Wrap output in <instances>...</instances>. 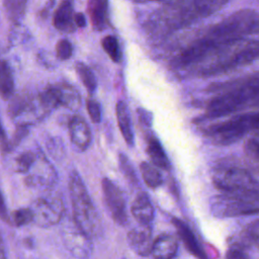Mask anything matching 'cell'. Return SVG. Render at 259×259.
Wrapping results in <instances>:
<instances>
[{
	"instance_id": "6da1fadb",
	"label": "cell",
	"mask_w": 259,
	"mask_h": 259,
	"mask_svg": "<svg viewBox=\"0 0 259 259\" xmlns=\"http://www.w3.org/2000/svg\"><path fill=\"white\" fill-rule=\"evenodd\" d=\"M257 21V14L251 9L233 12L182 50L174 64L177 67L195 65L220 48L254 33Z\"/></svg>"
},
{
	"instance_id": "7a4b0ae2",
	"label": "cell",
	"mask_w": 259,
	"mask_h": 259,
	"mask_svg": "<svg viewBox=\"0 0 259 259\" xmlns=\"http://www.w3.org/2000/svg\"><path fill=\"white\" fill-rule=\"evenodd\" d=\"M258 58L259 40L244 37L220 48L193 66L198 76L207 77L246 66Z\"/></svg>"
},
{
	"instance_id": "3957f363",
	"label": "cell",
	"mask_w": 259,
	"mask_h": 259,
	"mask_svg": "<svg viewBox=\"0 0 259 259\" xmlns=\"http://www.w3.org/2000/svg\"><path fill=\"white\" fill-rule=\"evenodd\" d=\"M259 105V76L235 82L206 105L205 117L220 118Z\"/></svg>"
},
{
	"instance_id": "277c9868",
	"label": "cell",
	"mask_w": 259,
	"mask_h": 259,
	"mask_svg": "<svg viewBox=\"0 0 259 259\" xmlns=\"http://www.w3.org/2000/svg\"><path fill=\"white\" fill-rule=\"evenodd\" d=\"M230 1L231 0H175L163 9L161 19L168 30L184 28L214 14Z\"/></svg>"
},
{
	"instance_id": "5b68a950",
	"label": "cell",
	"mask_w": 259,
	"mask_h": 259,
	"mask_svg": "<svg viewBox=\"0 0 259 259\" xmlns=\"http://www.w3.org/2000/svg\"><path fill=\"white\" fill-rule=\"evenodd\" d=\"M69 191L74 222L90 238L97 237L101 232V221L83 180L76 171L70 174Z\"/></svg>"
},
{
	"instance_id": "8992f818",
	"label": "cell",
	"mask_w": 259,
	"mask_h": 259,
	"mask_svg": "<svg viewBox=\"0 0 259 259\" xmlns=\"http://www.w3.org/2000/svg\"><path fill=\"white\" fill-rule=\"evenodd\" d=\"M211 180L215 188L224 193L259 200V180L244 168L218 166L211 173Z\"/></svg>"
},
{
	"instance_id": "52a82bcc",
	"label": "cell",
	"mask_w": 259,
	"mask_h": 259,
	"mask_svg": "<svg viewBox=\"0 0 259 259\" xmlns=\"http://www.w3.org/2000/svg\"><path fill=\"white\" fill-rule=\"evenodd\" d=\"M259 130V110L245 112L233 117L208 125L203 134L217 145H230L251 131Z\"/></svg>"
},
{
	"instance_id": "ba28073f",
	"label": "cell",
	"mask_w": 259,
	"mask_h": 259,
	"mask_svg": "<svg viewBox=\"0 0 259 259\" xmlns=\"http://www.w3.org/2000/svg\"><path fill=\"white\" fill-rule=\"evenodd\" d=\"M210 211L218 218H233L259 212V200L224 193L210 200Z\"/></svg>"
},
{
	"instance_id": "9c48e42d",
	"label": "cell",
	"mask_w": 259,
	"mask_h": 259,
	"mask_svg": "<svg viewBox=\"0 0 259 259\" xmlns=\"http://www.w3.org/2000/svg\"><path fill=\"white\" fill-rule=\"evenodd\" d=\"M33 222L40 227H50L58 224L64 213L62 197L56 193H49L37 198L31 207Z\"/></svg>"
},
{
	"instance_id": "30bf717a",
	"label": "cell",
	"mask_w": 259,
	"mask_h": 259,
	"mask_svg": "<svg viewBox=\"0 0 259 259\" xmlns=\"http://www.w3.org/2000/svg\"><path fill=\"white\" fill-rule=\"evenodd\" d=\"M101 184L104 202L109 214L116 224L125 225L127 223V214L123 193L118 186L106 177L102 179Z\"/></svg>"
},
{
	"instance_id": "8fae6325",
	"label": "cell",
	"mask_w": 259,
	"mask_h": 259,
	"mask_svg": "<svg viewBox=\"0 0 259 259\" xmlns=\"http://www.w3.org/2000/svg\"><path fill=\"white\" fill-rule=\"evenodd\" d=\"M127 243L130 247L141 256L151 254L153 247L151 226L140 224L138 227L132 229L127 234Z\"/></svg>"
},
{
	"instance_id": "7c38bea8",
	"label": "cell",
	"mask_w": 259,
	"mask_h": 259,
	"mask_svg": "<svg viewBox=\"0 0 259 259\" xmlns=\"http://www.w3.org/2000/svg\"><path fill=\"white\" fill-rule=\"evenodd\" d=\"M69 134L72 144L79 151H85L91 144L92 135L86 120L80 115H74L69 121Z\"/></svg>"
},
{
	"instance_id": "4fadbf2b",
	"label": "cell",
	"mask_w": 259,
	"mask_h": 259,
	"mask_svg": "<svg viewBox=\"0 0 259 259\" xmlns=\"http://www.w3.org/2000/svg\"><path fill=\"white\" fill-rule=\"evenodd\" d=\"M131 210L135 219L140 224L151 226L154 220L155 211L154 206L146 192H140L136 196V198L133 201Z\"/></svg>"
},
{
	"instance_id": "5bb4252c",
	"label": "cell",
	"mask_w": 259,
	"mask_h": 259,
	"mask_svg": "<svg viewBox=\"0 0 259 259\" xmlns=\"http://www.w3.org/2000/svg\"><path fill=\"white\" fill-rule=\"evenodd\" d=\"M90 237L87 236L79 227L77 231H71L67 234V246L69 251L75 257H88L91 253Z\"/></svg>"
},
{
	"instance_id": "9a60e30c",
	"label": "cell",
	"mask_w": 259,
	"mask_h": 259,
	"mask_svg": "<svg viewBox=\"0 0 259 259\" xmlns=\"http://www.w3.org/2000/svg\"><path fill=\"white\" fill-rule=\"evenodd\" d=\"M172 223L175 226L177 233H178L180 239L182 240V242L184 243L185 247L187 248V250L192 255H194L198 258H206L204 251L198 244V241H197L196 237L194 236L193 232L191 231V229L184 222H182L181 220L176 219V218H174L172 220Z\"/></svg>"
},
{
	"instance_id": "2e32d148",
	"label": "cell",
	"mask_w": 259,
	"mask_h": 259,
	"mask_svg": "<svg viewBox=\"0 0 259 259\" xmlns=\"http://www.w3.org/2000/svg\"><path fill=\"white\" fill-rule=\"evenodd\" d=\"M178 243L176 238L169 234H163L153 242L151 254L155 258L170 259L176 255Z\"/></svg>"
},
{
	"instance_id": "e0dca14e",
	"label": "cell",
	"mask_w": 259,
	"mask_h": 259,
	"mask_svg": "<svg viewBox=\"0 0 259 259\" xmlns=\"http://www.w3.org/2000/svg\"><path fill=\"white\" fill-rule=\"evenodd\" d=\"M115 113L117 123L120 130V133L125 141V143L132 147L135 144V136L132 126V119L128 107L123 100H119L115 106Z\"/></svg>"
},
{
	"instance_id": "ac0fdd59",
	"label": "cell",
	"mask_w": 259,
	"mask_h": 259,
	"mask_svg": "<svg viewBox=\"0 0 259 259\" xmlns=\"http://www.w3.org/2000/svg\"><path fill=\"white\" fill-rule=\"evenodd\" d=\"M55 90L58 96L60 105L71 110H77L81 106V96L79 92L70 84L61 83L55 85Z\"/></svg>"
},
{
	"instance_id": "d6986e66",
	"label": "cell",
	"mask_w": 259,
	"mask_h": 259,
	"mask_svg": "<svg viewBox=\"0 0 259 259\" xmlns=\"http://www.w3.org/2000/svg\"><path fill=\"white\" fill-rule=\"evenodd\" d=\"M54 25L57 29L62 31H73L74 30V16L72 4L69 0H64L59 8L56 10L54 15Z\"/></svg>"
},
{
	"instance_id": "ffe728a7",
	"label": "cell",
	"mask_w": 259,
	"mask_h": 259,
	"mask_svg": "<svg viewBox=\"0 0 259 259\" xmlns=\"http://www.w3.org/2000/svg\"><path fill=\"white\" fill-rule=\"evenodd\" d=\"M147 153L154 165L158 168L168 170L170 168V161L166 155L164 148L160 141L153 135L147 138Z\"/></svg>"
},
{
	"instance_id": "44dd1931",
	"label": "cell",
	"mask_w": 259,
	"mask_h": 259,
	"mask_svg": "<svg viewBox=\"0 0 259 259\" xmlns=\"http://www.w3.org/2000/svg\"><path fill=\"white\" fill-rule=\"evenodd\" d=\"M89 15L95 29L101 30L105 25L107 0H89Z\"/></svg>"
},
{
	"instance_id": "7402d4cb",
	"label": "cell",
	"mask_w": 259,
	"mask_h": 259,
	"mask_svg": "<svg viewBox=\"0 0 259 259\" xmlns=\"http://www.w3.org/2000/svg\"><path fill=\"white\" fill-rule=\"evenodd\" d=\"M14 90L12 71L6 61H0V96L2 99H9Z\"/></svg>"
},
{
	"instance_id": "603a6c76",
	"label": "cell",
	"mask_w": 259,
	"mask_h": 259,
	"mask_svg": "<svg viewBox=\"0 0 259 259\" xmlns=\"http://www.w3.org/2000/svg\"><path fill=\"white\" fill-rule=\"evenodd\" d=\"M140 170L144 182L150 188H157L163 183V178L158 170V167L153 163L142 162L140 165Z\"/></svg>"
},
{
	"instance_id": "cb8c5ba5",
	"label": "cell",
	"mask_w": 259,
	"mask_h": 259,
	"mask_svg": "<svg viewBox=\"0 0 259 259\" xmlns=\"http://www.w3.org/2000/svg\"><path fill=\"white\" fill-rule=\"evenodd\" d=\"M76 71L79 75L80 80L82 81L83 85L87 88V90L90 93L94 92L97 87V82H96V78H95V75L92 72V70L84 63L78 62V63H76Z\"/></svg>"
},
{
	"instance_id": "d4e9b609",
	"label": "cell",
	"mask_w": 259,
	"mask_h": 259,
	"mask_svg": "<svg viewBox=\"0 0 259 259\" xmlns=\"http://www.w3.org/2000/svg\"><path fill=\"white\" fill-rule=\"evenodd\" d=\"M102 48L105 51V53L109 56V58L114 63H118L121 59V51L118 45V41L115 36L113 35H106L103 37L101 41Z\"/></svg>"
},
{
	"instance_id": "484cf974",
	"label": "cell",
	"mask_w": 259,
	"mask_h": 259,
	"mask_svg": "<svg viewBox=\"0 0 259 259\" xmlns=\"http://www.w3.org/2000/svg\"><path fill=\"white\" fill-rule=\"evenodd\" d=\"M37 155L31 151H26L21 153L15 160V169L20 173H28L33 167Z\"/></svg>"
},
{
	"instance_id": "4316f807",
	"label": "cell",
	"mask_w": 259,
	"mask_h": 259,
	"mask_svg": "<svg viewBox=\"0 0 259 259\" xmlns=\"http://www.w3.org/2000/svg\"><path fill=\"white\" fill-rule=\"evenodd\" d=\"M119 166H120L121 172L123 173L125 178L131 183H133V184L138 183V179H137V175H136L135 169H134L130 159L123 153L119 154Z\"/></svg>"
},
{
	"instance_id": "83f0119b",
	"label": "cell",
	"mask_w": 259,
	"mask_h": 259,
	"mask_svg": "<svg viewBox=\"0 0 259 259\" xmlns=\"http://www.w3.org/2000/svg\"><path fill=\"white\" fill-rule=\"evenodd\" d=\"M33 221V213L31 208H19L12 214V222L15 226L21 227Z\"/></svg>"
},
{
	"instance_id": "f1b7e54d",
	"label": "cell",
	"mask_w": 259,
	"mask_h": 259,
	"mask_svg": "<svg viewBox=\"0 0 259 259\" xmlns=\"http://www.w3.org/2000/svg\"><path fill=\"white\" fill-rule=\"evenodd\" d=\"M56 53L58 59L66 61L70 59L73 54V46L68 39H60L56 46Z\"/></svg>"
},
{
	"instance_id": "f546056e",
	"label": "cell",
	"mask_w": 259,
	"mask_h": 259,
	"mask_svg": "<svg viewBox=\"0 0 259 259\" xmlns=\"http://www.w3.org/2000/svg\"><path fill=\"white\" fill-rule=\"evenodd\" d=\"M245 152L249 156L259 158V130L246 142Z\"/></svg>"
},
{
	"instance_id": "4dcf8cb0",
	"label": "cell",
	"mask_w": 259,
	"mask_h": 259,
	"mask_svg": "<svg viewBox=\"0 0 259 259\" xmlns=\"http://www.w3.org/2000/svg\"><path fill=\"white\" fill-rule=\"evenodd\" d=\"M87 111L91 120L95 123L100 122L101 120V108L99 103L94 99H88L86 102Z\"/></svg>"
},
{
	"instance_id": "1f68e13d",
	"label": "cell",
	"mask_w": 259,
	"mask_h": 259,
	"mask_svg": "<svg viewBox=\"0 0 259 259\" xmlns=\"http://www.w3.org/2000/svg\"><path fill=\"white\" fill-rule=\"evenodd\" d=\"M246 234L249 240L259 248V220L248 225Z\"/></svg>"
},
{
	"instance_id": "d6a6232c",
	"label": "cell",
	"mask_w": 259,
	"mask_h": 259,
	"mask_svg": "<svg viewBox=\"0 0 259 259\" xmlns=\"http://www.w3.org/2000/svg\"><path fill=\"white\" fill-rule=\"evenodd\" d=\"M27 135V128L25 125H19V127L17 128V131L15 132L14 138L12 139V141L9 143V151L15 147L21 140L22 138H24Z\"/></svg>"
},
{
	"instance_id": "836d02e7",
	"label": "cell",
	"mask_w": 259,
	"mask_h": 259,
	"mask_svg": "<svg viewBox=\"0 0 259 259\" xmlns=\"http://www.w3.org/2000/svg\"><path fill=\"white\" fill-rule=\"evenodd\" d=\"M48 148H49V151L54 156H59L60 157L64 153L63 152V145L57 139H52L51 142L48 144Z\"/></svg>"
},
{
	"instance_id": "e575fe53",
	"label": "cell",
	"mask_w": 259,
	"mask_h": 259,
	"mask_svg": "<svg viewBox=\"0 0 259 259\" xmlns=\"http://www.w3.org/2000/svg\"><path fill=\"white\" fill-rule=\"evenodd\" d=\"M0 147H1L3 152H8L9 151V142L7 140V137H6L5 131L3 130L1 121H0Z\"/></svg>"
},
{
	"instance_id": "d590c367",
	"label": "cell",
	"mask_w": 259,
	"mask_h": 259,
	"mask_svg": "<svg viewBox=\"0 0 259 259\" xmlns=\"http://www.w3.org/2000/svg\"><path fill=\"white\" fill-rule=\"evenodd\" d=\"M0 219L6 223H9V215H8V211L6 208V204L4 202V198L3 195L0 191Z\"/></svg>"
},
{
	"instance_id": "8d00e7d4",
	"label": "cell",
	"mask_w": 259,
	"mask_h": 259,
	"mask_svg": "<svg viewBox=\"0 0 259 259\" xmlns=\"http://www.w3.org/2000/svg\"><path fill=\"white\" fill-rule=\"evenodd\" d=\"M138 115H139V118H140L141 122H143L147 125L151 124V114H150L149 111H147L143 108H139L138 109Z\"/></svg>"
},
{
	"instance_id": "74e56055",
	"label": "cell",
	"mask_w": 259,
	"mask_h": 259,
	"mask_svg": "<svg viewBox=\"0 0 259 259\" xmlns=\"http://www.w3.org/2000/svg\"><path fill=\"white\" fill-rule=\"evenodd\" d=\"M74 21H75V24L82 28V27H85L86 26V18H85V15L81 12H78L74 15Z\"/></svg>"
},
{
	"instance_id": "f35d334b",
	"label": "cell",
	"mask_w": 259,
	"mask_h": 259,
	"mask_svg": "<svg viewBox=\"0 0 259 259\" xmlns=\"http://www.w3.org/2000/svg\"><path fill=\"white\" fill-rule=\"evenodd\" d=\"M6 258V251H5V246H4V241L2 238V235L0 233V259Z\"/></svg>"
},
{
	"instance_id": "ab89813d",
	"label": "cell",
	"mask_w": 259,
	"mask_h": 259,
	"mask_svg": "<svg viewBox=\"0 0 259 259\" xmlns=\"http://www.w3.org/2000/svg\"><path fill=\"white\" fill-rule=\"evenodd\" d=\"M257 32H259V19H258V21H257L256 28H255V33H257Z\"/></svg>"
}]
</instances>
